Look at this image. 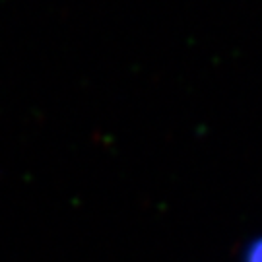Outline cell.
<instances>
[{
  "label": "cell",
  "instance_id": "cell-1",
  "mask_svg": "<svg viewBox=\"0 0 262 262\" xmlns=\"http://www.w3.org/2000/svg\"><path fill=\"white\" fill-rule=\"evenodd\" d=\"M241 262H262V233L251 237L249 243L243 247Z\"/></svg>",
  "mask_w": 262,
  "mask_h": 262
}]
</instances>
